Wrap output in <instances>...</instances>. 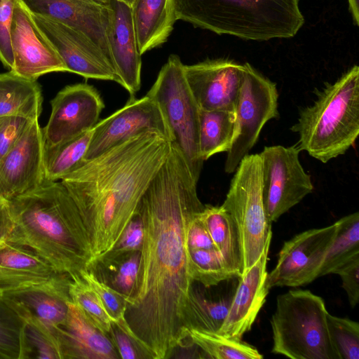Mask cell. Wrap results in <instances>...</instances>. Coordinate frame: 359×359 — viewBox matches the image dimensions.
<instances>
[{"mask_svg":"<svg viewBox=\"0 0 359 359\" xmlns=\"http://www.w3.org/2000/svg\"><path fill=\"white\" fill-rule=\"evenodd\" d=\"M69 284V293L76 304L101 332L109 336L114 321L93 287L80 276H75Z\"/></svg>","mask_w":359,"mask_h":359,"instance_id":"cell-32","label":"cell"},{"mask_svg":"<svg viewBox=\"0 0 359 359\" xmlns=\"http://www.w3.org/2000/svg\"><path fill=\"white\" fill-rule=\"evenodd\" d=\"M337 231L320 268L318 278L334 271L359 253V212H355L336 222Z\"/></svg>","mask_w":359,"mask_h":359,"instance_id":"cell-30","label":"cell"},{"mask_svg":"<svg viewBox=\"0 0 359 359\" xmlns=\"http://www.w3.org/2000/svg\"><path fill=\"white\" fill-rule=\"evenodd\" d=\"M336 231L335 222L327 226L304 231L285 241L278 252L276 266L267 273L266 287H296L318 278Z\"/></svg>","mask_w":359,"mask_h":359,"instance_id":"cell-11","label":"cell"},{"mask_svg":"<svg viewBox=\"0 0 359 359\" xmlns=\"http://www.w3.org/2000/svg\"><path fill=\"white\" fill-rule=\"evenodd\" d=\"M196 184L181 153L171 144L140 202L144 238L126 317L142 358H169L187 339L194 282L187 231L205 208Z\"/></svg>","mask_w":359,"mask_h":359,"instance_id":"cell-1","label":"cell"},{"mask_svg":"<svg viewBox=\"0 0 359 359\" xmlns=\"http://www.w3.org/2000/svg\"><path fill=\"white\" fill-rule=\"evenodd\" d=\"M32 15L56 49L69 72L86 79L113 81L118 83L112 64L89 38L51 18L35 13Z\"/></svg>","mask_w":359,"mask_h":359,"instance_id":"cell-15","label":"cell"},{"mask_svg":"<svg viewBox=\"0 0 359 359\" xmlns=\"http://www.w3.org/2000/svg\"><path fill=\"white\" fill-rule=\"evenodd\" d=\"M14 220L8 201L0 197V240H6L14 228Z\"/></svg>","mask_w":359,"mask_h":359,"instance_id":"cell-45","label":"cell"},{"mask_svg":"<svg viewBox=\"0 0 359 359\" xmlns=\"http://www.w3.org/2000/svg\"><path fill=\"white\" fill-rule=\"evenodd\" d=\"M243 65V79L235 109L236 133L224 163L226 173L235 172L256 144L266 123L278 116L276 84L249 63Z\"/></svg>","mask_w":359,"mask_h":359,"instance_id":"cell-9","label":"cell"},{"mask_svg":"<svg viewBox=\"0 0 359 359\" xmlns=\"http://www.w3.org/2000/svg\"><path fill=\"white\" fill-rule=\"evenodd\" d=\"M42 102L41 89L36 81L26 79L11 70L0 73V117L39 119Z\"/></svg>","mask_w":359,"mask_h":359,"instance_id":"cell-25","label":"cell"},{"mask_svg":"<svg viewBox=\"0 0 359 359\" xmlns=\"http://www.w3.org/2000/svg\"><path fill=\"white\" fill-rule=\"evenodd\" d=\"M14 65L11 70L26 79L36 81L50 72H68L61 57L39 27L22 0L15 2L11 27Z\"/></svg>","mask_w":359,"mask_h":359,"instance_id":"cell-12","label":"cell"},{"mask_svg":"<svg viewBox=\"0 0 359 359\" xmlns=\"http://www.w3.org/2000/svg\"><path fill=\"white\" fill-rule=\"evenodd\" d=\"M291 130L297 147L326 163L344 154L359 135V67L354 65L302 109Z\"/></svg>","mask_w":359,"mask_h":359,"instance_id":"cell-5","label":"cell"},{"mask_svg":"<svg viewBox=\"0 0 359 359\" xmlns=\"http://www.w3.org/2000/svg\"><path fill=\"white\" fill-rule=\"evenodd\" d=\"M16 0H0V62L11 70L14 57L11 42V27Z\"/></svg>","mask_w":359,"mask_h":359,"instance_id":"cell-40","label":"cell"},{"mask_svg":"<svg viewBox=\"0 0 359 359\" xmlns=\"http://www.w3.org/2000/svg\"><path fill=\"white\" fill-rule=\"evenodd\" d=\"M34 121L20 116L0 117V161L15 145Z\"/></svg>","mask_w":359,"mask_h":359,"instance_id":"cell-39","label":"cell"},{"mask_svg":"<svg viewBox=\"0 0 359 359\" xmlns=\"http://www.w3.org/2000/svg\"><path fill=\"white\" fill-rule=\"evenodd\" d=\"M199 217L207 228L216 250L235 277L241 276L238 234L228 212L220 206L205 205Z\"/></svg>","mask_w":359,"mask_h":359,"instance_id":"cell-26","label":"cell"},{"mask_svg":"<svg viewBox=\"0 0 359 359\" xmlns=\"http://www.w3.org/2000/svg\"><path fill=\"white\" fill-rule=\"evenodd\" d=\"M24 320L27 358L62 359L57 341L52 330L36 319Z\"/></svg>","mask_w":359,"mask_h":359,"instance_id":"cell-37","label":"cell"},{"mask_svg":"<svg viewBox=\"0 0 359 359\" xmlns=\"http://www.w3.org/2000/svg\"><path fill=\"white\" fill-rule=\"evenodd\" d=\"M297 146L264 147L261 158L262 194L265 212L272 223L313 190L311 177L299 158Z\"/></svg>","mask_w":359,"mask_h":359,"instance_id":"cell-10","label":"cell"},{"mask_svg":"<svg viewBox=\"0 0 359 359\" xmlns=\"http://www.w3.org/2000/svg\"><path fill=\"white\" fill-rule=\"evenodd\" d=\"M64 273L30 248L0 240V290L48 281Z\"/></svg>","mask_w":359,"mask_h":359,"instance_id":"cell-23","label":"cell"},{"mask_svg":"<svg viewBox=\"0 0 359 359\" xmlns=\"http://www.w3.org/2000/svg\"><path fill=\"white\" fill-rule=\"evenodd\" d=\"M177 20L245 40L287 39L304 24L300 0H173Z\"/></svg>","mask_w":359,"mask_h":359,"instance_id":"cell-4","label":"cell"},{"mask_svg":"<svg viewBox=\"0 0 359 359\" xmlns=\"http://www.w3.org/2000/svg\"><path fill=\"white\" fill-rule=\"evenodd\" d=\"M331 342L339 359H359V324L349 318L327 313Z\"/></svg>","mask_w":359,"mask_h":359,"instance_id":"cell-36","label":"cell"},{"mask_svg":"<svg viewBox=\"0 0 359 359\" xmlns=\"http://www.w3.org/2000/svg\"><path fill=\"white\" fill-rule=\"evenodd\" d=\"M199 214L189 226L188 246L189 249H216L207 228L199 217Z\"/></svg>","mask_w":359,"mask_h":359,"instance_id":"cell-43","label":"cell"},{"mask_svg":"<svg viewBox=\"0 0 359 359\" xmlns=\"http://www.w3.org/2000/svg\"><path fill=\"white\" fill-rule=\"evenodd\" d=\"M22 1L32 13L51 18L83 34L102 50L112 64L107 37L109 22L107 0Z\"/></svg>","mask_w":359,"mask_h":359,"instance_id":"cell-19","label":"cell"},{"mask_svg":"<svg viewBox=\"0 0 359 359\" xmlns=\"http://www.w3.org/2000/svg\"><path fill=\"white\" fill-rule=\"evenodd\" d=\"M80 276L97 294L107 311L112 318L114 325L123 331L131 338V332L126 317V297L114 287L100 280L90 269L82 270L80 272Z\"/></svg>","mask_w":359,"mask_h":359,"instance_id":"cell-35","label":"cell"},{"mask_svg":"<svg viewBox=\"0 0 359 359\" xmlns=\"http://www.w3.org/2000/svg\"><path fill=\"white\" fill-rule=\"evenodd\" d=\"M1 197V196H0Z\"/></svg>","mask_w":359,"mask_h":359,"instance_id":"cell-49","label":"cell"},{"mask_svg":"<svg viewBox=\"0 0 359 359\" xmlns=\"http://www.w3.org/2000/svg\"><path fill=\"white\" fill-rule=\"evenodd\" d=\"M187 339L199 347L208 358L215 359H262L263 355L253 346L217 332L195 328L186 330Z\"/></svg>","mask_w":359,"mask_h":359,"instance_id":"cell-29","label":"cell"},{"mask_svg":"<svg viewBox=\"0 0 359 359\" xmlns=\"http://www.w3.org/2000/svg\"><path fill=\"white\" fill-rule=\"evenodd\" d=\"M25 320L0 301V358L27 359Z\"/></svg>","mask_w":359,"mask_h":359,"instance_id":"cell-33","label":"cell"},{"mask_svg":"<svg viewBox=\"0 0 359 359\" xmlns=\"http://www.w3.org/2000/svg\"><path fill=\"white\" fill-rule=\"evenodd\" d=\"M65 322L49 327L57 341L62 359L119 358L109 336L98 330L74 303H69Z\"/></svg>","mask_w":359,"mask_h":359,"instance_id":"cell-22","label":"cell"},{"mask_svg":"<svg viewBox=\"0 0 359 359\" xmlns=\"http://www.w3.org/2000/svg\"><path fill=\"white\" fill-rule=\"evenodd\" d=\"M269 248L270 245L266 246L259 259L238 277V285L218 334L241 340L250 330L269 291L266 286Z\"/></svg>","mask_w":359,"mask_h":359,"instance_id":"cell-21","label":"cell"},{"mask_svg":"<svg viewBox=\"0 0 359 359\" xmlns=\"http://www.w3.org/2000/svg\"><path fill=\"white\" fill-rule=\"evenodd\" d=\"M130 8L141 55L167 41L177 20L173 0H135Z\"/></svg>","mask_w":359,"mask_h":359,"instance_id":"cell-24","label":"cell"},{"mask_svg":"<svg viewBox=\"0 0 359 359\" xmlns=\"http://www.w3.org/2000/svg\"><path fill=\"white\" fill-rule=\"evenodd\" d=\"M14 228L6 239L26 246L71 278L91 266V249L79 210L62 183L45 181L8 201Z\"/></svg>","mask_w":359,"mask_h":359,"instance_id":"cell-3","label":"cell"},{"mask_svg":"<svg viewBox=\"0 0 359 359\" xmlns=\"http://www.w3.org/2000/svg\"><path fill=\"white\" fill-rule=\"evenodd\" d=\"M184 72L200 109L235 111L244 65L224 58L206 60L184 65Z\"/></svg>","mask_w":359,"mask_h":359,"instance_id":"cell-17","label":"cell"},{"mask_svg":"<svg viewBox=\"0 0 359 359\" xmlns=\"http://www.w3.org/2000/svg\"><path fill=\"white\" fill-rule=\"evenodd\" d=\"M44 138L39 119L27 128L0 161V196L6 201L25 194L45 181Z\"/></svg>","mask_w":359,"mask_h":359,"instance_id":"cell-16","label":"cell"},{"mask_svg":"<svg viewBox=\"0 0 359 359\" xmlns=\"http://www.w3.org/2000/svg\"><path fill=\"white\" fill-rule=\"evenodd\" d=\"M333 273L340 276L349 304L354 308L359 302V253L338 266Z\"/></svg>","mask_w":359,"mask_h":359,"instance_id":"cell-42","label":"cell"},{"mask_svg":"<svg viewBox=\"0 0 359 359\" xmlns=\"http://www.w3.org/2000/svg\"><path fill=\"white\" fill-rule=\"evenodd\" d=\"M2 295H3V291L1 290H0V301L2 298Z\"/></svg>","mask_w":359,"mask_h":359,"instance_id":"cell-48","label":"cell"},{"mask_svg":"<svg viewBox=\"0 0 359 359\" xmlns=\"http://www.w3.org/2000/svg\"><path fill=\"white\" fill-rule=\"evenodd\" d=\"M70 276L62 273L46 282L3 291L1 299L22 318H34L48 327L58 326L67 318L71 298Z\"/></svg>","mask_w":359,"mask_h":359,"instance_id":"cell-18","label":"cell"},{"mask_svg":"<svg viewBox=\"0 0 359 359\" xmlns=\"http://www.w3.org/2000/svg\"><path fill=\"white\" fill-rule=\"evenodd\" d=\"M232 297L210 300L191 290L187 312V328L217 332L226 317Z\"/></svg>","mask_w":359,"mask_h":359,"instance_id":"cell-31","label":"cell"},{"mask_svg":"<svg viewBox=\"0 0 359 359\" xmlns=\"http://www.w3.org/2000/svg\"><path fill=\"white\" fill-rule=\"evenodd\" d=\"M116 1H118L120 2L124 3L125 4L128 5L130 7H131L135 0H116Z\"/></svg>","mask_w":359,"mask_h":359,"instance_id":"cell-47","label":"cell"},{"mask_svg":"<svg viewBox=\"0 0 359 359\" xmlns=\"http://www.w3.org/2000/svg\"><path fill=\"white\" fill-rule=\"evenodd\" d=\"M236 125L235 111L200 109L198 144L204 161L216 154L229 151L234 139Z\"/></svg>","mask_w":359,"mask_h":359,"instance_id":"cell-27","label":"cell"},{"mask_svg":"<svg viewBox=\"0 0 359 359\" xmlns=\"http://www.w3.org/2000/svg\"><path fill=\"white\" fill-rule=\"evenodd\" d=\"M140 257V252L129 254L121 264L113 281L114 288L123 294L126 299L133 294L135 288Z\"/></svg>","mask_w":359,"mask_h":359,"instance_id":"cell-41","label":"cell"},{"mask_svg":"<svg viewBox=\"0 0 359 359\" xmlns=\"http://www.w3.org/2000/svg\"><path fill=\"white\" fill-rule=\"evenodd\" d=\"M109 337L115 346L119 358L123 359L140 358L137 355L138 351L131 338L116 326L114 325Z\"/></svg>","mask_w":359,"mask_h":359,"instance_id":"cell-44","label":"cell"},{"mask_svg":"<svg viewBox=\"0 0 359 359\" xmlns=\"http://www.w3.org/2000/svg\"><path fill=\"white\" fill-rule=\"evenodd\" d=\"M189 254L194 281L209 287L236 278L216 249H189Z\"/></svg>","mask_w":359,"mask_h":359,"instance_id":"cell-34","label":"cell"},{"mask_svg":"<svg viewBox=\"0 0 359 359\" xmlns=\"http://www.w3.org/2000/svg\"><path fill=\"white\" fill-rule=\"evenodd\" d=\"M143 238V224L138 212L137 215L135 216L126 226L114 249L101 262L109 263L111 262H115L123 255H127L135 252H140L142 245Z\"/></svg>","mask_w":359,"mask_h":359,"instance_id":"cell-38","label":"cell"},{"mask_svg":"<svg viewBox=\"0 0 359 359\" xmlns=\"http://www.w3.org/2000/svg\"><path fill=\"white\" fill-rule=\"evenodd\" d=\"M147 95L159 107L169 130L171 144L180 151L198 182L204 162L198 144L200 108L187 83L184 64L178 55L169 56Z\"/></svg>","mask_w":359,"mask_h":359,"instance_id":"cell-8","label":"cell"},{"mask_svg":"<svg viewBox=\"0 0 359 359\" xmlns=\"http://www.w3.org/2000/svg\"><path fill=\"white\" fill-rule=\"evenodd\" d=\"M107 31L111 62L118 83L131 95L141 86L142 59L138 50L131 8L116 0H107Z\"/></svg>","mask_w":359,"mask_h":359,"instance_id":"cell-20","label":"cell"},{"mask_svg":"<svg viewBox=\"0 0 359 359\" xmlns=\"http://www.w3.org/2000/svg\"><path fill=\"white\" fill-rule=\"evenodd\" d=\"M235 171L222 206L237 231L241 276L271 244L272 231L262 200L259 154L246 155Z\"/></svg>","mask_w":359,"mask_h":359,"instance_id":"cell-7","label":"cell"},{"mask_svg":"<svg viewBox=\"0 0 359 359\" xmlns=\"http://www.w3.org/2000/svg\"><path fill=\"white\" fill-rule=\"evenodd\" d=\"M349 11L352 15L353 23L359 25V0H348Z\"/></svg>","mask_w":359,"mask_h":359,"instance_id":"cell-46","label":"cell"},{"mask_svg":"<svg viewBox=\"0 0 359 359\" xmlns=\"http://www.w3.org/2000/svg\"><path fill=\"white\" fill-rule=\"evenodd\" d=\"M51 114L43 128L45 144H55L90 130L104 108L102 99L86 83L65 86L51 100Z\"/></svg>","mask_w":359,"mask_h":359,"instance_id":"cell-13","label":"cell"},{"mask_svg":"<svg viewBox=\"0 0 359 359\" xmlns=\"http://www.w3.org/2000/svg\"><path fill=\"white\" fill-rule=\"evenodd\" d=\"M147 130H156L170 142L168 126L157 103L147 95L140 99L131 95L122 108L94 126L85 160Z\"/></svg>","mask_w":359,"mask_h":359,"instance_id":"cell-14","label":"cell"},{"mask_svg":"<svg viewBox=\"0 0 359 359\" xmlns=\"http://www.w3.org/2000/svg\"><path fill=\"white\" fill-rule=\"evenodd\" d=\"M93 128L67 141L53 145L44 143L45 180L57 182L77 168L84 160Z\"/></svg>","mask_w":359,"mask_h":359,"instance_id":"cell-28","label":"cell"},{"mask_svg":"<svg viewBox=\"0 0 359 359\" xmlns=\"http://www.w3.org/2000/svg\"><path fill=\"white\" fill-rule=\"evenodd\" d=\"M325 304L308 290L280 294L271 318V352L292 359H339L329 336Z\"/></svg>","mask_w":359,"mask_h":359,"instance_id":"cell-6","label":"cell"},{"mask_svg":"<svg viewBox=\"0 0 359 359\" xmlns=\"http://www.w3.org/2000/svg\"><path fill=\"white\" fill-rule=\"evenodd\" d=\"M171 149L156 130L142 132L89 160L61 182L74 201L90 242L91 266L114 249Z\"/></svg>","mask_w":359,"mask_h":359,"instance_id":"cell-2","label":"cell"}]
</instances>
